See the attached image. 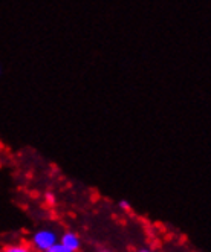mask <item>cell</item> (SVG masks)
Here are the masks:
<instances>
[{"label": "cell", "instance_id": "cell-1", "mask_svg": "<svg viewBox=\"0 0 211 252\" xmlns=\"http://www.w3.org/2000/svg\"><path fill=\"white\" fill-rule=\"evenodd\" d=\"M33 243L38 251L44 252V251H48L52 245L57 243V235L49 229H43V231H38L34 234Z\"/></svg>", "mask_w": 211, "mask_h": 252}, {"label": "cell", "instance_id": "cell-2", "mask_svg": "<svg viewBox=\"0 0 211 252\" xmlns=\"http://www.w3.org/2000/svg\"><path fill=\"white\" fill-rule=\"evenodd\" d=\"M62 245L66 246L68 249H70L72 252L80 249V239H78V235L73 234V232H66L62 237Z\"/></svg>", "mask_w": 211, "mask_h": 252}, {"label": "cell", "instance_id": "cell-3", "mask_svg": "<svg viewBox=\"0 0 211 252\" xmlns=\"http://www.w3.org/2000/svg\"><path fill=\"white\" fill-rule=\"evenodd\" d=\"M3 252H31L26 246H22V245H14V246H8L3 249Z\"/></svg>", "mask_w": 211, "mask_h": 252}, {"label": "cell", "instance_id": "cell-4", "mask_svg": "<svg viewBox=\"0 0 211 252\" xmlns=\"http://www.w3.org/2000/svg\"><path fill=\"white\" fill-rule=\"evenodd\" d=\"M44 252H72V251L68 249L66 246H63L62 243H55V245H52L48 251H44Z\"/></svg>", "mask_w": 211, "mask_h": 252}, {"label": "cell", "instance_id": "cell-5", "mask_svg": "<svg viewBox=\"0 0 211 252\" xmlns=\"http://www.w3.org/2000/svg\"><path fill=\"white\" fill-rule=\"evenodd\" d=\"M119 206H121V208L123 210H129V202H126V200H121V202H119Z\"/></svg>", "mask_w": 211, "mask_h": 252}, {"label": "cell", "instance_id": "cell-6", "mask_svg": "<svg viewBox=\"0 0 211 252\" xmlns=\"http://www.w3.org/2000/svg\"><path fill=\"white\" fill-rule=\"evenodd\" d=\"M46 199H48V202H49V203H54V197H52V194H48V197H46Z\"/></svg>", "mask_w": 211, "mask_h": 252}, {"label": "cell", "instance_id": "cell-7", "mask_svg": "<svg viewBox=\"0 0 211 252\" xmlns=\"http://www.w3.org/2000/svg\"><path fill=\"white\" fill-rule=\"evenodd\" d=\"M141 252H148V251H141Z\"/></svg>", "mask_w": 211, "mask_h": 252}]
</instances>
